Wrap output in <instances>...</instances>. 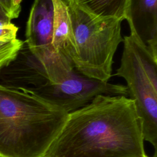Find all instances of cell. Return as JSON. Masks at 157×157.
<instances>
[{"label":"cell","mask_w":157,"mask_h":157,"mask_svg":"<svg viewBox=\"0 0 157 157\" xmlns=\"http://www.w3.org/2000/svg\"><path fill=\"white\" fill-rule=\"evenodd\" d=\"M52 0H34L26 22L25 44L46 72L51 83L66 78L74 67L55 51Z\"/></svg>","instance_id":"obj_5"},{"label":"cell","mask_w":157,"mask_h":157,"mask_svg":"<svg viewBox=\"0 0 157 157\" xmlns=\"http://www.w3.org/2000/svg\"><path fill=\"white\" fill-rule=\"evenodd\" d=\"M73 6L94 17L125 20L129 0H64Z\"/></svg>","instance_id":"obj_10"},{"label":"cell","mask_w":157,"mask_h":157,"mask_svg":"<svg viewBox=\"0 0 157 157\" xmlns=\"http://www.w3.org/2000/svg\"><path fill=\"white\" fill-rule=\"evenodd\" d=\"M4 69L10 71L3 74L6 86L27 91L50 82L48 77L36 57L24 43L16 58Z\"/></svg>","instance_id":"obj_8"},{"label":"cell","mask_w":157,"mask_h":157,"mask_svg":"<svg viewBox=\"0 0 157 157\" xmlns=\"http://www.w3.org/2000/svg\"><path fill=\"white\" fill-rule=\"evenodd\" d=\"M22 0H13V6L16 12L19 15L21 11V2Z\"/></svg>","instance_id":"obj_15"},{"label":"cell","mask_w":157,"mask_h":157,"mask_svg":"<svg viewBox=\"0 0 157 157\" xmlns=\"http://www.w3.org/2000/svg\"><path fill=\"white\" fill-rule=\"evenodd\" d=\"M125 20L130 34L157 59V0H129Z\"/></svg>","instance_id":"obj_7"},{"label":"cell","mask_w":157,"mask_h":157,"mask_svg":"<svg viewBox=\"0 0 157 157\" xmlns=\"http://www.w3.org/2000/svg\"><path fill=\"white\" fill-rule=\"evenodd\" d=\"M123 50L116 75L126 82L128 97L134 102L144 140L156 151L157 59L132 35L123 38Z\"/></svg>","instance_id":"obj_4"},{"label":"cell","mask_w":157,"mask_h":157,"mask_svg":"<svg viewBox=\"0 0 157 157\" xmlns=\"http://www.w3.org/2000/svg\"><path fill=\"white\" fill-rule=\"evenodd\" d=\"M68 7L77 49L74 69L87 77L109 82L115 53L123 41V20L96 17L77 7Z\"/></svg>","instance_id":"obj_3"},{"label":"cell","mask_w":157,"mask_h":157,"mask_svg":"<svg viewBox=\"0 0 157 157\" xmlns=\"http://www.w3.org/2000/svg\"><path fill=\"white\" fill-rule=\"evenodd\" d=\"M144 157H149V156H148L147 155H146L145 156H144ZM153 157H156V153H155V155H154V156Z\"/></svg>","instance_id":"obj_16"},{"label":"cell","mask_w":157,"mask_h":157,"mask_svg":"<svg viewBox=\"0 0 157 157\" xmlns=\"http://www.w3.org/2000/svg\"><path fill=\"white\" fill-rule=\"evenodd\" d=\"M26 92L67 113L83 107L99 95L128 97L126 86L87 77L75 69L58 83L48 82Z\"/></svg>","instance_id":"obj_6"},{"label":"cell","mask_w":157,"mask_h":157,"mask_svg":"<svg viewBox=\"0 0 157 157\" xmlns=\"http://www.w3.org/2000/svg\"><path fill=\"white\" fill-rule=\"evenodd\" d=\"M144 141L134 101L99 95L68 113L44 157H144Z\"/></svg>","instance_id":"obj_1"},{"label":"cell","mask_w":157,"mask_h":157,"mask_svg":"<svg viewBox=\"0 0 157 157\" xmlns=\"http://www.w3.org/2000/svg\"><path fill=\"white\" fill-rule=\"evenodd\" d=\"M18 28L11 22L0 21V40L17 38Z\"/></svg>","instance_id":"obj_12"},{"label":"cell","mask_w":157,"mask_h":157,"mask_svg":"<svg viewBox=\"0 0 157 157\" xmlns=\"http://www.w3.org/2000/svg\"><path fill=\"white\" fill-rule=\"evenodd\" d=\"M24 43L17 37L0 40V72L16 58Z\"/></svg>","instance_id":"obj_11"},{"label":"cell","mask_w":157,"mask_h":157,"mask_svg":"<svg viewBox=\"0 0 157 157\" xmlns=\"http://www.w3.org/2000/svg\"><path fill=\"white\" fill-rule=\"evenodd\" d=\"M0 21L1 22H11V20L9 18L7 13L4 10L3 7L0 4Z\"/></svg>","instance_id":"obj_14"},{"label":"cell","mask_w":157,"mask_h":157,"mask_svg":"<svg viewBox=\"0 0 157 157\" xmlns=\"http://www.w3.org/2000/svg\"><path fill=\"white\" fill-rule=\"evenodd\" d=\"M53 4V41L55 51L74 67L76 44L67 4L64 0H52Z\"/></svg>","instance_id":"obj_9"},{"label":"cell","mask_w":157,"mask_h":157,"mask_svg":"<svg viewBox=\"0 0 157 157\" xmlns=\"http://www.w3.org/2000/svg\"><path fill=\"white\" fill-rule=\"evenodd\" d=\"M0 4L6 11L11 20L18 17L19 15L15 10L13 6V0H0Z\"/></svg>","instance_id":"obj_13"},{"label":"cell","mask_w":157,"mask_h":157,"mask_svg":"<svg viewBox=\"0 0 157 157\" xmlns=\"http://www.w3.org/2000/svg\"><path fill=\"white\" fill-rule=\"evenodd\" d=\"M68 113L0 84V157H44Z\"/></svg>","instance_id":"obj_2"}]
</instances>
